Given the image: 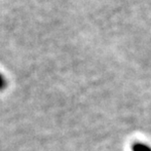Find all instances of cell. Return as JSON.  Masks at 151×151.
Returning <instances> with one entry per match:
<instances>
[{"mask_svg": "<svg viewBox=\"0 0 151 151\" xmlns=\"http://www.w3.org/2000/svg\"><path fill=\"white\" fill-rule=\"evenodd\" d=\"M5 80H4V78H3V76L1 75V74H0V90H1V89H3V88H4V87H5Z\"/></svg>", "mask_w": 151, "mask_h": 151, "instance_id": "1", "label": "cell"}]
</instances>
